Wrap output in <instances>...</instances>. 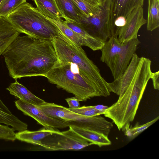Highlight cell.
Returning <instances> with one entry per match:
<instances>
[{"label": "cell", "instance_id": "6da1fadb", "mask_svg": "<svg viewBox=\"0 0 159 159\" xmlns=\"http://www.w3.org/2000/svg\"><path fill=\"white\" fill-rule=\"evenodd\" d=\"M9 75L15 80L41 76L57 61L52 40L18 36L2 55Z\"/></svg>", "mask_w": 159, "mask_h": 159}, {"label": "cell", "instance_id": "7a4b0ae2", "mask_svg": "<svg viewBox=\"0 0 159 159\" xmlns=\"http://www.w3.org/2000/svg\"><path fill=\"white\" fill-rule=\"evenodd\" d=\"M151 61L140 57L136 73L128 88L116 102L108 107L103 115L112 120L119 130L134 120L140 102L152 72Z\"/></svg>", "mask_w": 159, "mask_h": 159}, {"label": "cell", "instance_id": "3957f363", "mask_svg": "<svg viewBox=\"0 0 159 159\" xmlns=\"http://www.w3.org/2000/svg\"><path fill=\"white\" fill-rule=\"evenodd\" d=\"M6 18L16 30L30 37L52 40L56 38L63 37L54 23L26 2Z\"/></svg>", "mask_w": 159, "mask_h": 159}, {"label": "cell", "instance_id": "277c9868", "mask_svg": "<svg viewBox=\"0 0 159 159\" xmlns=\"http://www.w3.org/2000/svg\"><path fill=\"white\" fill-rule=\"evenodd\" d=\"M52 42L58 61L75 64L82 75L92 82L102 96L106 97L110 95L108 83L102 77L98 67L89 58L82 47L62 37L56 38Z\"/></svg>", "mask_w": 159, "mask_h": 159}, {"label": "cell", "instance_id": "5b68a950", "mask_svg": "<svg viewBox=\"0 0 159 159\" xmlns=\"http://www.w3.org/2000/svg\"><path fill=\"white\" fill-rule=\"evenodd\" d=\"M46 77L49 83L72 94L80 102L102 96L94 85L82 75L77 66L72 62L57 61Z\"/></svg>", "mask_w": 159, "mask_h": 159}, {"label": "cell", "instance_id": "8992f818", "mask_svg": "<svg viewBox=\"0 0 159 159\" xmlns=\"http://www.w3.org/2000/svg\"><path fill=\"white\" fill-rule=\"evenodd\" d=\"M38 106L48 116L67 122L69 126H74L96 131L107 136L113 127V122L100 115L84 116L74 112L67 107L46 102Z\"/></svg>", "mask_w": 159, "mask_h": 159}, {"label": "cell", "instance_id": "52a82bcc", "mask_svg": "<svg viewBox=\"0 0 159 159\" xmlns=\"http://www.w3.org/2000/svg\"><path fill=\"white\" fill-rule=\"evenodd\" d=\"M69 129L59 130L43 139L39 146L43 150L49 151L79 150L93 144L75 132L69 126Z\"/></svg>", "mask_w": 159, "mask_h": 159}, {"label": "cell", "instance_id": "ba28073f", "mask_svg": "<svg viewBox=\"0 0 159 159\" xmlns=\"http://www.w3.org/2000/svg\"><path fill=\"white\" fill-rule=\"evenodd\" d=\"M111 2L105 0L101 3L100 12L87 17L81 24L89 34L103 42L111 36L110 22Z\"/></svg>", "mask_w": 159, "mask_h": 159}, {"label": "cell", "instance_id": "9c48e42d", "mask_svg": "<svg viewBox=\"0 0 159 159\" xmlns=\"http://www.w3.org/2000/svg\"><path fill=\"white\" fill-rule=\"evenodd\" d=\"M16 108L25 115L31 117L39 124L47 128L63 129L69 127L65 120L48 116L39 106L20 99L15 101Z\"/></svg>", "mask_w": 159, "mask_h": 159}, {"label": "cell", "instance_id": "30bf717a", "mask_svg": "<svg viewBox=\"0 0 159 159\" xmlns=\"http://www.w3.org/2000/svg\"><path fill=\"white\" fill-rule=\"evenodd\" d=\"M143 7L133 10L126 18L124 25L119 30L117 38L120 42L124 43L137 38L138 31L141 27L147 23L143 16Z\"/></svg>", "mask_w": 159, "mask_h": 159}, {"label": "cell", "instance_id": "8fae6325", "mask_svg": "<svg viewBox=\"0 0 159 159\" xmlns=\"http://www.w3.org/2000/svg\"><path fill=\"white\" fill-rule=\"evenodd\" d=\"M140 43L137 38L124 43L122 49L110 69L114 80L120 77L126 69Z\"/></svg>", "mask_w": 159, "mask_h": 159}, {"label": "cell", "instance_id": "7c38bea8", "mask_svg": "<svg viewBox=\"0 0 159 159\" xmlns=\"http://www.w3.org/2000/svg\"><path fill=\"white\" fill-rule=\"evenodd\" d=\"M139 57L134 53L126 69L120 77L109 83L110 91L116 93L120 98L122 96L131 83L137 70L140 61Z\"/></svg>", "mask_w": 159, "mask_h": 159}, {"label": "cell", "instance_id": "4fadbf2b", "mask_svg": "<svg viewBox=\"0 0 159 159\" xmlns=\"http://www.w3.org/2000/svg\"><path fill=\"white\" fill-rule=\"evenodd\" d=\"M144 0H111L110 22L111 30L115 20L120 17L126 18L134 9L143 7Z\"/></svg>", "mask_w": 159, "mask_h": 159}, {"label": "cell", "instance_id": "5bb4252c", "mask_svg": "<svg viewBox=\"0 0 159 159\" xmlns=\"http://www.w3.org/2000/svg\"><path fill=\"white\" fill-rule=\"evenodd\" d=\"M123 44L120 42L117 37L114 36H111L104 42L100 50L102 52L100 60L110 69L122 49Z\"/></svg>", "mask_w": 159, "mask_h": 159}, {"label": "cell", "instance_id": "9a60e30c", "mask_svg": "<svg viewBox=\"0 0 159 159\" xmlns=\"http://www.w3.org/2000/svg\"><path fill=\"white\" fill-rule=\"evenodd\" d=\"M57 7L64 18L81 24L87 17L72 0H55Z\"/></svg>", "mask_w": 159, "mask_h": 159}, {"label": "cell", "instance_id": "2e32d148", "mask_svg": "<svg viewBox=\"0 0 159 159\" xmlns=\"http://www.w3.org/2000/svg\"><path fill=\"white\" fill-rule=\"evenodd\" d=\"M15 80L6 88L11 94L22 101L35 105H41L45 102L35 96L17 80Z\"/></svg>", "mask_w": 159, "mask_h": 159}, {"label": "cell", "instance_id": "e0dca14e", "mask_svg": "<svg viewBox=\"0 0 159 159\" xmlns=\"http://www.w3.org/2000/svg\"><path fill=\"white\" fill-rule=\"evenodd\" d=\"M59 131L57 129L47 128L44 127L35 131L26 129L16 133V138L21 141L39 146L41 141L47 136Z\"/></svg>", "mask_w": 159, "mask_h": 159}, {"label": "cell", "instance_id": "ac0fdd59", "mask_svg": "<svg viewBox=\"0 0 159 159\" xmlns=\"http://www.w3.org/2000/svg\"><path fill=\"white\" fill-rule=\"evenodd\" d=\"M20 34L6 17H0V56Z\"/></svg>", "mask_w": 159, "mask_h": 159}, {"label": "cell", "instance_id": "d6986e66", "mask_svg": "<svg viewBox=\"0 0 159 159\" xmlns=\"http://www.w3.org/2000/svg\"><path fill=\"white\" fill-rule=\"evenodd\" d=\"M63 20L64 24L75 32L80 34L84 39L87 47L93 51L100 50L104 42L89 34L84 29L81 24L71 20L65 19Z\"/></svg>", "mask_w": 159, "mask_h": 159}, {"label": "cell", "instance_id": "ffe728a7", "mask_svg": "<svg viewBox=\"0 0 159 159\" xmlns=\"http://www.w3.org/2000/svg\"><path fill=\"white\" fill-rule=\"evenodd\" d=\"M0 124L11 126L18 132L27 129L28 125L13 114L0 99Z\"/></svg>", "mask_w": 159, "mask_h": 159}, {"label": "cell", "instance_id": "44dd1931", "mask_svg": "<svg viewBox=\"0 0 159 159\" xmlns=\"http://www.w3.org/2000/svg\"><path fill=\"white\" fill-rule=\"evenodd\" d=\"M77 133L93 145L99 147L108 146L111 144V142L108 136L104 134L96 131L89 130L74 126H70Z\"/></svg>", "mask_w": 159, "mask_h": 159}, {"label": "cell", "instance_id": "7402d4cb", "mask_svg": "<svg viewBox=\"0 0 159 159\" xmlns=\"http://www.w3.org/2000/svg\"><path fill=\"white\" fill-rule=\"evenodd\" d=\"M37 9L44 16L55 21L64 18L55 0H34Z\"/></svg>", "mask_w": 159, "mask_h": 159}, {"label": "cell", "instance_id": "603a6c76", "mask_svg": "<svg viewBox=\"0 0 159 159\" xmlns=\"http://www.w3.org/2000/svg\"><path fill=\"white\" fill-rule=\"evenodd\" d=\"M49 19L58 27L61 32L63 38L78 47L87 46L84 38L80 34L65 25L61 19L57 21Z\"/></svg>", "mask_w": 159, "mask_h": 159}, {"label": "cell", "instance_id": "cb8c5ba5", "mask_svg": "<svg viewBox=\"0 0 159 159\" xmlns=\"http://www.w3.org/2000/svg\"><path fill=\"white\" fill-rule=\"evenodd\" d=\"M147 29L152 31L159 27V0H148Z\"/></svg>", "mask_w": 159, "mask_h": 159}, {"label": "cell", "instance_id": "d4e9b609", "mask_svg": "<svg viewBox=\"0 0 159 159\" xmlns=\"http://www.w3.org/2000/svg\"><path fill=\"white\" fill-rule=\"evenodd\" d=\"M159 119V116H158L151 121L142 125L140 124L139 122H137L134 126H130V124H129L126 125L122 130L124 132L125 135L127 137L128 139L132 140L156 122Z\"/></svg>", "mask_w": 159, "mask_h": 159}, {"label": "cell", "instance_id": "484cf974", "mask_svg": "<svg viewBox=\"0 0 159 159\" xmlns=\"http://www.w3.org/2000/svg\"><path fill=\"white\" fill-rule=\"evenodd\" d=\"M26 0H2L0 3V17H6Z\"/></svg>", "mask_w": 159, "mask_h": 159}, {"label": "cell", "instance_id": "4316f807", "mask_svg": "<svg viewBox=\"0 0 159 159\" xmlns=\"http://www.w3.org/2000/svg\"><path fill=\"white\" fill-rule=\"evenodd\" d=\"M87 17L98 14L101 10V5L89 3L84 0H72Z\"/></svg>", "mask_w": 159, "mask_h": 159}, {"label": "cell", "instance_id": "83f0119b", "mask_svg": "<svg viewBox=\"0 0 159 159\" xmlns=\"http://www.w3.org/2000/svg\"><path fill=\"white\" fill-rule=\"evenodd\" d=\"M70 110L77 113L87 116H93L103 115L104 111L97 110L93 106H83L75 109H70Z\"/></svg>", "mask_w": 159, "mask_h": 159}, {"label": "cell", "instance_id": "f1b7e54d", "mask_svg": "<svg viewBox=\"0 0 159 159\" xmlns=\"http://www.w3.org/2000/svg\"><path fill=\"white\" fill-rule=\"evenodd\" d=\"M65 100L69 106V108L75 109L80 107V101L75 96L66 98Z\"/></svg>", "mask_w": 159, "mask_h": 159}, {"label": "cell", "instance_id": "f546056e", "mask_svg": "<svg viewBox=\"0 0 159 159\" xmlns=\"http://www.w3.org/2000/svg\"><path fill=\"white\" fill-rule=\"evenodd\" d=\"M159 71L152 72L151 79L152 81L153 85L155 89L159 90Z\"/></svg>", "mask_w": 159, "mask_h": 159}, {"label": "cell", "instance_id": "4dcf8cb0", "mask_svg": "<svg viewBox=\"0 0 159 159\" xmlns=\"http://www.w3.org/2000/svg\"><path fill=\"white\" fill-rule=\"evenodd\" d=\"M93 106L94 108L98 110L104 111L108 107L107 106L102 105H99Z\"/></svg>", "mask_w": 159, "mask_h": 159}, {"label": "cell", "instance_id": "1f68e13d", "mask_svg": "<svg viewBox=\"0 0 159 159\" xmlns=\"http://www.w3.org/2000/svg\"><path fill=\"white\" fill-rule=\"evenodd\" d=\"M88 3L92 4L97 5H101L98 0H84Z\"/></svg>", "mask_w": 159, "mask_h": 159}, {"label": "cell", "instance_id": "d6a6232c", "mask_svg": "<svg viewBox=\"0 0 159 159\" xmlns=\"http://www.w3.org/2000/svg\"><path fill=\"white\" fill-rule=\"evenodd\" d=\"M105 0H98V1H99L100 3V4H101V3L103 2Z\"/></svg>", "mask_w": 159, "mask_h": 159}, {"label": "cell", "instance_id": "836d02e7", "mask_svg": "<svg viewBox=\"0 0 159 159\" xmlns=\"http://www.w3.org/2000/svg\"><path fill=\"white\" fill-rule=\"evenodd\" d=\"M2 0H0V3H1V1H2Z\"/></svg>", "mask_w": 159, "mask_h": 159}]
</instances>
